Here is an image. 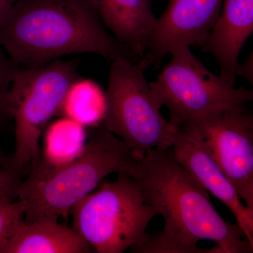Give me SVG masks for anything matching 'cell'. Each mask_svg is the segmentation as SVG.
I'll return each instance as SVG.
<instances>
[{
  "label": "cell",
  "mask_w": 253,
  "mask_h": 253,
  "mask_svg": "<svg viewBox=\"0 0 253 253\" xmlns=\"http://www.w3.org/2000/svg\"><path fill=\"white\" fill-rule=\"evenodd\" d=\"M132 177L165 220L163 230L148 234L132 253H211L198 247L201 240L214 241V253L253 252L242 229L221 217L207 190L176 161L172 147L148 150L136 160Z\"/></svg>",
  "instance_id": "obj_1"
},
{
  "label": "cell",
  "mask_w": 253,
  "mask_h": 253,
  "mask_svg": "<svg viewBox=\"0 0 253 253\" xmlns=\"http://www.w3.org/2000/svg\"><path fill=\"white\" fill-rule=\"evenodd\" d=\"M0 46L19 68L80 54L140 60L111 36L90 0H18L0 26Z\"/></svg>",
  "instance_id": "obj_2"
},
{
  "label": "cell",
  "mask_w": 253,
  "mask_h": 253,
  "mask_svg": "<svg viewBox=\"0 0 253 253\" xmlns=\"http://www.w3.org/2000/svg\"><path fill=\"white\" fill-rule=\"evenodd\" d=\"M136 160L127 144L99 125L77 157L54 167L38 163L23 181L18 199L26 203L24 221H59L106 176L126 173L132 177Z\"/></svg>",
  "instance_id": "obj_3"
},
{
  "label": "cell",
  "mask_w": 253,
  "mask_h": 253,
  "mask_svg": "<svg viewBox=\"0 0 253 253\" xmlns=\"http://www.w3.org/2000/svg\"><path fill=\"white\" fill-rule=\"evenodd\" d=\"M73 229L94 252L132 253L147 237V226L159 215L138 183L126 173L105 182L71 209Z\"/></svg>",
  "instance_id": "obj_4"
},
{
  "label": "cell",
  "mask_w": 253,
  "mask_h": 253,
  "mask_svg": "<svg viewBox=\"0 0 253 253\" xmlns=\"http://www.w3.org/2000/svg\"><path fill=\"white\" fill-rule=\"evenodd\" d=\"M76 60L59 59L36 68H19L7 96L8 114L15 124L11 165L23 174L39 163L44 126L62 109L71 86L79 79Z\"/></svg>",
  "instance_id": "obj_5"
},
{
  "label": "cell",
  "mask_w": 253,
  "mask_h": 253,
  "mask_svg": "<svg viewBox=\"0 0 253 253\" xmlns=\"http://www.w3.org/2000/svg\"><path fill=\"white\" fill-rule=\"evenodd\" d=\"M144 60L111 61L101 126L129 146L136 158L172 147L178 127L166 121L151 95Z\"/></svg>",
  "instance_id": "obj_6"
},
{
  "label": "cell",
  "mask_w": 253,
  "mask_h": 253,
  "mask_svg": "<svg viewBox=\"0 0 253 253\" xmlns=\"http://www.w3.org/2000/svg\"><path fill=\"white\" fill-rule=\"evenodd\" d=\"M190 47H173L169 62L156 81L149 83L155 102L160 109L167 108L172 126L179 127L184 121L253 101V89L226 83L205 66Z\"/></svg>",
  "instance_id": "obj_7"
},
{
  "label": "cell",
  "mask_w": 253,
  "mask_h": 253,
  "mask_svg": "<svg viewBox=\"0 0 253 253\" xmlns=\"http://www.w3.org/2000/svg\"><path fill=\"white\" fill-rule=\"evenodd\" d=\"M178 128L204 146L253 211V116L246 105L184 121Z\"/></svg>",
  "instance_id": "obj_8"
},
{
  "label": "cell",
  "mask_w": 253,
  "mask_h": 253,
  "mask_svg": "<svg viewBox=\"0 0 253 253\" xmlns=\"http://www.w3.org/2000/svg\"><path fill=\"white\" fill-rule=\"evenodd\" d=\"M223 0H169L156 18L142 58L148 68L158 69L173 47L201 46L217 21Z\"/></svg>",
  "instance_id": "obj_9"
},
{
  "label": "cell",
  "mask_w": 253,
  "mask_h": 253,
  "mask_svg": "<svg viewBox=\"0 0 253 253\" xmlns=\"http://www.w3.org/2000/svg\"><path fill=\"white\" fill-rule=\"evenodd\" d=\"M172 149L176 161L208 193L229 208L245 237L253 246V211L243 204L234 186L204 146L178 128Z\"/></svg>",
  "instance_id": "obj_10"
},
{
  "label": "cell",
  "mask_w": 253,
  "mask_h": 253,
  "mask_svg": "<svg viewBox=\"0 0 253 253\" xmlns=\"http://www.w3.org/2000/svg\"><path fill=\"white\" fill-rule=\"evenodd\" d=\"M253 33V0H223L215 23L200 46L212 56L219 76L235 86L239 55Z\"/></svg>",
  "instance_id": "obj_11"
},
{
  "label": "cell",
  "mask_w": 253,
  "mask_h": 253,
  "mask_svg": "<svg viewBox=\"0 0 253 253\" xmlns=\"http://www.w3.org/2000/svg\"><path fill=\"white\" fill-rule=\"evenodd\" d=\"M105 27L139 59L144 57L156 18L150 0H90Z\"/></svg>",
  "instance_id": "obj_12"
},
{
  "label": "cell",
  "mask_w": 253,
  "mask_h": 253,
  "mask_svg": "<svg viewBox=\"0 0 253 253\" xmlns=\"http://www.w3.org/2000/svg\"><path fill=\"white\" fill-rule=\"evenodd\" d=\"M90 245L73 228L59 221L37 220L18 224L1 253H89Z\"/></svg>",
  "instance_id": "obj_13"
},
{
  "label": "cell",
  "mask_w": 253,
  "mask_h": 253,
  "mask_svg": "<svg viewBox=\"0 0 253 253\" xmlns=\"http://www.w3.org/2000/svg\"><path fill=\"white\" fill-rule=\"evenodd\" d=\"M63 108L74 121L99 126L106 109L105 92L94 81L80 78L68 91Z\"/></svg>",
  "instance_id": "obj_14"
},
{
  "label": "cell",
  "mask_w": 253,
  "mask_h": 253,
  "mask_svg": "<svg viewBox=\"0 0 253 253\" xmlns=\"http://www.w3.org/2000/svg\"><path fill=\"white\" fill-rule=\"evenodd\" d=\"M26 203L22 200L0 199V253L17 227L24 219Z\"/></svg>",
  "instance_id": "obj_15"
},
{
  "label": "cell",
  "mask_w": 253,
  "mask_h": 253,
  "mask_svg": "<svg viewBox=\"0 0 253 253\" xmlns=\"http://www.w3.org/2000/svg\"><path fill=\"white\" fill-rule=\"evenodd\" d=\"M18 68L0 46V117L8 114V93Z\"/></svg>",
  "instance_id": "obj_16"
},
{
  "label": "cell",
  "mask_w": 253,
  "mask_h": 253,
  "mask_svg": "<svg viewBox=\"0 0 253 253\" xmlns=\"http://www.w3.org/2000/svg\"><path fill=\"white\" fill-rule=\"evenodd\" d=\"M23 181V174L11 165L0 168V199H17L18 191Z\"/></svg>",
  "instance_id": "obj_17"
},
{
  "label": "cell",
  "mask_w": 253,
  "mask_h": 253,
  "mask_svg": "<svg viewBox=\"0 0 253 253\" xmlns=\"http://www.w3.org/2000/svg\"><path fill=\"white\" fill-rule=\"evenodd\" d=\"M253 53L250 55L247 60L244 63H239L236 70V76L246 78L253 85Z\"/></svg>",
  "instance_id": "obj_18"
},
{
  "label": "cell",
  "mask_w": 253,
  "mask_h": 253,
  "mask_svg": "<svg viewBox=\"0 0 253 253\" xmlns=\"http://www.w3.org/2000/svg\"><path fill=\"white\" fill-rule=\"evenodd\" d=\"M18 0H0V26L7 17Z\"/></svg>",
  "instance_id": "obj_19"
},
{
  "label": "cell",
  "mask_w": 253,
  "mask_h": 253,
  "mask_svg": "<svg viewBox=\"0 0 253 253\" xmlns=\"http://www.w3.org/2000/svg\"><path fill=\"white\" fill-rule=\"evenodd\" d=\"M150 1H151V2H152L153 0H150ZM168 1H169V0H168Z\"/></svg>",
  "instance_id": "obj_20"
}]
</instances>
